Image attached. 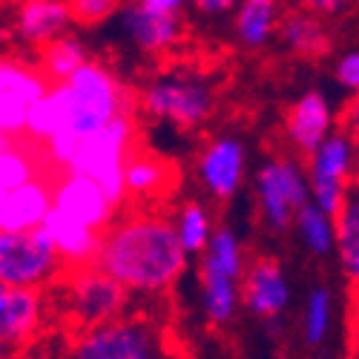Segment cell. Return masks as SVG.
Segmentation results:
<instances>
[{
	"label": "cell",
	"mask_w": 359,
	"mask_h": 359,
	"mask_svg": "<svg viewBox=\"0 0 359 359\" xmlns=\"http://www.w3.org/2000/svg\"><path fill=\"white\" fill-rule=\"evenodd\" d=\"M93 264L124 290L164 293L184 271V250L172 222L153 213H130L101 233Z\"/></svg>",
	"instance_id": "cell-1"
},
{
	"label": "cell",
	"mask_w": 359,
	"mask_h": 359,
	"mask_svg": "<svg viewBox=\"0 0 359 359\" xmlns=\"http://www.w3.org/2000/svg\"><path fill=\"white\" fill-rule=\"evenodd\" d=\"M61 83L67 93L64 124L38 147L43 161L52 167H67L81 138L101 130L118 112H130L135 107L133 95L121 86V81L101 64H81Z\"/></svg>",
	"instance_id": "cell-2"
},
{
	"label": "cell",
	"mask_w": 359,
	"mask_h": 359,
	"mask_svg": "<svg viewBox=\"0 0 359 359\" xmlns=\"http://www.w3.org/2000/svg\"><path fill=\"white\" fill-rule=\"evenodd\" d=\"M133 138H135L133 109L118 112L101 130L89 133L86 138L78 141V147L72 149L64 170L89 175L93 182H98V187L104 190L109 204L118 207L127 198L124 196V161L133 149Z\"/></svg>",
	"instance_id": "cell-3"
},
{
	"label": "cell",
	"mask_w": 359,
	"mask_h": 359,
	"mask_svg": "<svg viewBox=\"0 0 359 359\" xmlns=\"http://www.w3.org/2000/svg\"><path fill=\"white\" fill-rule=\"evenodd\" d=\"M167 334L144 319H109L86 327L72 342L67 359H175Z\"/></svg>",
	"instance_id": "cell-4"
},
{
	"label": "cell",
	"mask_w": 359,
	"mask_h": 359,
	"mask_svg": "<svg viewBox=\"0 0 359 359\" xmlns=\"http://www.w3.org/2000/svg\"><path fill=\"white\" fill-rule=\"evenodd\" d=\"M64 296V308L69 311L72 325L81 331L118 319L127 305V290L95 264L69 267Z\"/></svg>",
	"instance_id": "cell-5"
},
{
	"label": "cell",
	"mask_w": 359,
	"mask_h": 359,
	"mask_svg": "<svg viewBox=\"0 0 359 359\" xmlns=\"http://www.w3.org/2000/svg\"><path fill=\"white\" fill-rule=\"evenodd\" d=\"M207 259L201 267L204 282V311L210 322L224 325L236 313V296H238V276H242V250H238L236 236L222 227L207 242Z\"/></svg>",
	"instance_id": "cell-6"
},
{
	"label": "cell",
	"mask_w": 359,
	"mask_h": 359,
	"mask_svg": "<svg viewBox=\"0 0 359 359\" xmlns=\"http://www.w3.org/2000/svg\"><path fill=\"white\" fill-rule=\"evenodd\" d=\"M57 267H61V259L41 224L20 233L0 230V282L41 287L57 273Z\"/></svg>",
	"instance_id": "cell-7"
},
{
	"label": "cell",
	"mask_w": 359,
	"mask_h": 359,
	"mask_svg": "<svg viewBox=\"0 0 359 359\" xmlns=\"http://www.w3.org/2000/svg\"><path fill=\"white\" fill-rule=\"evenodd\" d=\"M141 107L153 118H164L175 127L193 130L210 115L213 93L196 78H158L144 89Z\"/></svg>",
	"instance_id": "cell-8"
},
{
	"label": "cell",
	"mask_w": 359,
	"mask_h": 359,
	"mask_svg": "<svg viewBox=\"0 0 359 359\" xmlns=\"http://www.w3.org/2000/svg\"><path fill=\"white\" fill-rule=\"evenodd\" d=\"M49 81L41 69L26 67L15 57H0V133L23 138L26 112L43 93Z\"/></svg>",
	"instance_id": "cell-9"
},
{
	"label": "cell",
	"mask_w": 359,
	"mask_h": 359,
	"mask_svg": "<svg viewBox=\"0 0 359 359\" xmlns=\"http://www.w3.org/2000/svg\"><path fill=\"white\" fill-rule=\"evenodd\" d=\"M311 161V193L313 204L325 216H337L345 201V178L351 172L353 144L345 135H327L316 149Z\"/></svg>",
	"instance_id": "cell-10"
},
{
	"label": "cell",
	"mask_w": 359,
	"mask_h": 359,
	"mask_svg": "<svg viewBox=\"0 0 359 359\" xmlns=\"http://www.w3.org/2000/svg\"><path fill=\"white\" fill-rule=\"evenodd\" d=\"M308 182L293 161H271L259 175V198L264 219L273 230H285L293 213L308 201Z\"/></svg>",
	"instance_id": "cell-11"
},
{
	"label": "cell",
	"mask_w": 359,
	"mask_h": 359,
	"mask_svg": "<svg viewBox=\"0 0 359 359\" xmlns=\"http://www.w3.org/2000/svg\"><path fill=\"white\" fill-rule=\"evenodd\" d=\"M43 325L41 287L0 282V351H18Z\"/></svg>",
	"instance_id": "cell-12"
},
{
	"label": "cell",
	"mask_w": 359,
	"mask_h": 359,
	"mask_svg": "<svg viewBox=\"0 0 359 359\" xmlns=\"http://www.w3.org/2000/svg\"><path fill=\"white\" fill-rule=\"evenodd\" d=\"M52 207H57L61 213L78 219L81 224L93 227V230L109 227V219L115 213V207L109 204V198L104 196L98 182H93L89 175H78V172H67V170H64V175H57L52 184Z\"/></svg>",
	"instance_id": "cell-13"
},
{
	"label": "cell",
	"mask_w": 359,
	"mask_h": 359,
	"mask_svg": "<svg viewBox=\"0 0 359 359\" xmlns=\"http://www.w3.org/2000/svg\"><path fill=\"white\" fill-rule=\"evenodd\" d=\"M57 175H35L29 182L0 193V230L4 233H20L32 230L43 222L46 210L52 207V184Z\"/></svg>",
	"instance_id": "cell-14"
},
{
	"label": "cell",
	"mask_w": 359,
	"mask_h": 359,
	"mask_svg": "<svg viewBox=\"0 0 359 359\" xmlns=\"http://www.w3.org/2000/svg\"><path fill=\"white\" fill-rule=\"evenodd\" d=\"M41 230L46 233V238L52 242L57 259L67 267H83V264H93L98 245H101V230H93L81 224L78 219L61 213L57 207H49Z\"/></svg>",
	"instance_id": "cell-15"
},
{
	"label": "cell",
	"mask_w": 359,
	"mask_h": 359,
	"mask_svg": "<svg viewBox=\"0 0 359 359\" xmlns=\"http://www.w3.org/2000/svg\"><path fill=\"white\" fill-rule=\"evenodd\" d=\"M201 182L207 184L213 196L230 198L238 190L245 172V149L236 138H219L204 149V156L198 161Z\"/></svg>",
	"instance_id": "cell-16"
},
{
	"label": "cell",
	"mask_w": 359,
	"mask_h": 359,
	"mask_svg": "<svg viewBox=\"0 0 359 359\" xmlns=\"http://www.w3.org/2000/svg\"><path fill=\"white\" fill-rule=\"evenodd\" d=\"M242 296L253 313L267 316V319L279 316L287 308V299H290L282 267L273 259H259L245 276Z\"/></svg>",
	"instance_id": "cell-17"
},
{
	"label": "cell",
	"mask_w": 359,
	"mask_h": 359,
	"mask_svg": "<svg viewBox=\"0 0 359 359\" xmlns=\"http://www.w3.org/2000/svg\"><path fill=\"white\" fill-rule=\"evenodd\" d=\"M175 184V167L147 149H130L124 161V196L133 198H156L170 193Z\"/></svg>",
	"instance_id": "cell-18"
},
{
	"label": "cell",
	"mask_w": 359,
	"mask_h": 359,
	"mask_svg": "<svg viewBox=\"0 0 359 359\" xmlns=\"http://www.w3.org/2000/svg\"><path fill=\"white\" fill-rule=\"evenodd\" d=\"M327 130H331V107L322 93H308L290 107L287 135L302 153H313L327 138Z\"/></svg>",
	"instance_id": "cell-19"
},
{
	"label": "cell",
	"mask_w": 359,
	"mask_h": 359,
	"mask_svg": "<svg viewBox=\"0 0 359 359\" xmlns=\"http://www.w3.org/2000/svg\"><path fill=\"white\" fill-rule=\"evenodd\" d=\"M69 12L64 0H23L18 6V32L23 41L43 46L61 35Z\"/></svg>",
	"instance_id": "cell-20"
},
{
	"label": "cell",
	"mask_w": 359,
	"mask_h": 359,
	"mask_svg": "<svg viewBox=\"0 0 359 359\" xmlns=\"http://www.w3.org/2000/svg\"><path fill=\"white\" fill-rule=\"evenodd\" d=\"M124 29L141 49L161 52L178 41V35H182V20H178V15H153V12L141 9L138 4H133L124 9Z\"/></svg>",
	"instance_id": "cell-21"
},
{
	"label": "cell",
	"mask_w": 359,
	"mask_h": 359,
	"mask_svg": "<svg viewBox=\"0 0 359 359\" xmlns=\"http://www.w3.org/2000/svg\"><path fill=\"white\" fill-rule=\"evenodd\" d=\"M236 29L245 46L259 49L271 41L279 20V0H238Z\"/></svg>",
	"instance_id": "cell-22"
},
{
	"label": "cell",
	"mask_w": 359,
	"mask_h": 359,
	"mask_svg": "<svg viewBox=\"0 0 359 359\" xmlns=\"http://www.w3.org/2000/svg\"><path fill=\"white\" fill-rule=\"evenodd\" d=\"M334 219H337L334 242L339 248L342 267L348 271L351 282H356V276H359V198H356V193H345V201Z\"/></svg>",
	"instance_id": "cell-23"
},
{
	"label": "cell",
	"mask_w": 359,
	"mask_h": 359,
	"mask_svg": "<svg viewBox=\"0 0 359 359\" xmlns=\"http://www.w3.org/2000/svg\"><path fill=\"white\" fill-rule=\"evenodd\" d=\"M81 64H86V52L75 38H52L49 43H43V61H41V72L49 83H61L67 81Z\"/></svg>",
	"instance_id": "cell-24"
},
{
	"label": "cell",
	"mask_w": 359,
	"mask_h": 359,
	"mask_svg": "<svg viewBox=\"0 0 359 359\" xmlns=\"http://www.w3.org/2000/svg\"><path fill=\"white\" fill-rule=\"evenodd\" d=\"M282 38L299 55H322L327 49V35L322 23L305 12H293L282 20Z\"/></svg>",
	"instance_id": "cell-25"
},
{
	"label": "cell",
	"mask_w": 359,
	"mask_h": 359,
	"mask_svg": "<svg viewBox=\"0 0 359 359\" xmlns=\"http://www.w3.org/2000/svg\"><path fill=\"white\" fill-rule=\"evenodd\" d=\"M178 245H182L184 253H201L210 242V216L201 204H184L182 213H178V222L172 224Z\"/></svg>",
	"instance_id": "cell-26"
},
{
	"label": "cell",
	"mask_w": 359,
	"mask_h": 359,
	"mask_svg": "<svg viewBox=\"0 0 359 359\" xmlns=\"http://www.w3.org/2000/svg\"><path fill=\"white\" fill-rule=\"evenodd\" d=\"M296 219H299V233H302L305 245L313 253L322 256V253H327L334 248V222H331V216H325L316 204L305 201L296 210Z\"/></svg>",
	"instance_id": "cell-27"
},
{
	"label": "cell",
	"mask_w": 359,
	"mask_h": 359,
	"mask_svg": "<svg viewBox=\"0 0 359 359\" xmlns=\"http://www.w3.org/2000/svg\"><path fill=\"white\" fill-rule=\"evenodd\" d=\"M327 325H331V293L325 287H316L308 299V342L311 345H319L327 334Z\"/></svg>",
	"instance_id": "cell-28"
},
{
	"label": "cell",
	"mask_w": 359,
	"mask_h": 359,
	"mask_svg": "<svg viewBox=\"0 0 359 359\" xmlns=\"http://www.w3.org/2000/svg\"><path fill=\"white\" fill-rule=\"evenodd\" d=\"M64 4L69 12V20L83 23V26L101 23L109 15H115V9H118V0H64Z\"/></svg>",
	"instance_id": "cell-29"
},
{
	"label": "cell",
	"mask_w": 359,
	"mask_h": 359,
	"mask_svg": "<svg viewBox=\"0 0 359 359\" xmlns=\"http://www.w3.org/2000/svg\"><path fill=\"white\" fill-rule=\"evenodd\" d=\"M337 78H339V83H345L348 89H356V86H359V55H356V52H348L342 61L337 64Z\"/></svg>",
	"instance_id": "cell-30"
},
{
	"label": "cell",
	"mask_w": 359,
	"mask_h": 359,
	"mask_svg": "<svg viewBox=\"0 0 359 359\" xmlns=\"http://www.w3.org/2000/svg\"><path fill=\"white\" fill-rule=\"evenodd\" d=\"M138 6L153 15H178V9L184 6V0H138Z\"/></svg>",
	"instance_id": "cell-31"
},
{
	"label": "cell",
	"mask_w": 359,
	"mask_h": 359,
	"mask_svg": "<svg viewBox=\"0 0 359 359\" xmlns=\"http://www.w3.org/2000/svg\"><path fill=\"white\" fill-rule=\"evenodd\" d=\"M238 6V0H196V9L204 15H224Z\"/></svg>",
	"instance_id": "cell-32"
},
{
	"label": "cell",
	"mask_w": 359,
	"mask_h": 359,
	"mask_svg": "<svg viewBox=\"0 0 359 359\" xmlns=\"http://www.w3.org/2000/svg\"><path fill=\"white\" fill-rule=\"evenodd\" d=\"M348 4H351V0H311V6H313L316 12H322V15H337V12H342Z\"/></svg>",
	"instance_id": "cell-33"
},
{
	"label": "cell",
	"mask_w": 359,
	"mask_h": 359,
	"mask_svg": "<svg viewBox=\"0 0 359 359\" xmlns=\"http://www.w3.org/2000/svg\"><path fill=\"white\" fill-rule=\"evenodd\" d=\"M279 359H287V356H279Z\"/></svg>",
	"instance_id": "cell-34"
},
{
	"label": "cell",
	"mask_w": 359,
	"mask_h": 359,
	"mask_svg": "<svg viewBox=\"0 0 359 359\" xmlns=\"http://www.w3.org/2000/svg\"><path fill=\"white\" fill-rule=\"evenodd\" d=\"M322 359H325V356H322Z\"/></svg>",
	"instance_id": "cell-35"
}]
</instances>
